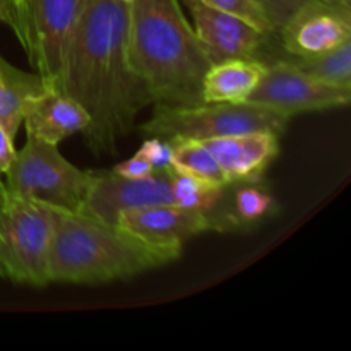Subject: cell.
Wrapping results in <instances>:
<instances>
[{"label": "cell", "instance_id": "d6986e66", "mask_svg": "<svg viewBox=\"0 0 351 351\" xmlns=\"http://www.w3.org/2000/svg\"><path fill=\"white\" fill-rule=\"evenodd\" d=\"M170 185L173 204L182 208L204 209V211H211L215 208L225 189L178 171L173 167H170Z\"/></svg>", "mask_w": 351, "mask_h": 351}, {"label": "cell", "instance_id": "7402d4cb", "mask_svg": "<svg viewBox=\"0 0 351 351\" xmlns=\"http://www.w3.org/2000/svg\"><path fill=\"white\" fill-rule=\"evenodd\" d=\"M271 24L274 33L311 0H250Z\"/></svg>", "mask_w": 351, "mask_h": 351}, {"label": "cell", "instance_id": "ba28073f", "mask_svg": "<svg viewBox=\"0 0 351 351\" xmlns=\"http://www.w3.org/2000/svg\"><path fill=\"white\" fill-rule=\"evenodd\" d=\"M350 98L351 88L319 81L300 71L290 58H278L267 64L263 79L247 101L293 117L304 112L346 106Z\"/></svg>", "mask_w": 351, "mask_h": 351}, {"label": "cell", "instance_id": "5bb4252c", "mask_svg": "<svg viewBox=\"0 0 351 351\" xmlns=\"http://www.w3.org/2000/svg\"><path fill=\"white\" fill-rule=\"evenodd\" d=\"M23 123L26 132L57 144L75 132H84L89 115L74 98L51 86H45L24 103Z\"/></svg>", "mask_w": 351, "mask_h": 351}, {"label": "cell", "instance_id": "9c48e42d", "mask_svg": "<svg viewBox=\"0 0 351 351\" xmlns=\"http://www.w3.org/2000/svg\"><path fill=\"white\" fill-rule=\"evenodd\" d=\"M160 204H173L170 167L143 178H127L113 170L101 173L93 171L81 213L119 225L122 213Z\"/></svg>", "mask_w": 351, "mask_h": 351}, {"label": "cell", "instance_id": "ac0fdd59", "mask_svg": "<svg viewBox=\"0 0 351 351\" xmlns=\"http://www.w3.org/2000/svg\"><path fill=\"white\" fill-rule=\"evenodd\" d=\"M300 71L319 81L351 88V40L312 57H290Z\"/></svg>", "mask_w": 351, "mask_h": 351}, {"label": "cell", "instance_id": "52a82bcc", "mask_svg": "<svg viewBox=\"0 0 351 351\" xmlns=\"http://www.w3.org/2000/svg\"><path fill=\"white\" fill-rule=\"evenodd\" d=\"M53 208L7 194L0 209V276L17 285L50 283Z\"/></svg>", "mask_w": 351, "mask_h": 351}, {"label": "cell", "instance_id": "e0dca14e", "mask_svg": "<svg viewBox=\"0 0 351 351\" xmlns=\"http://www.w3.org/2000/svg\"><path fill=\"white\" fill-rule=\"evenodd\" d=\"M171 143V167L178 171L197 177L209 184L226 187L225 173L219 168L218 161L211 154V151L201 143V141L191 139H175Z\"/></svg>", "mask_w": 351, "mask_h": 351}, {"label": "cell", "instance_id": "4316f807", "mask_svg": "<svg viewBox=\"0 0 351 351\" xmlns=\"http://www.w3.org/2000/svg\"><path fill=\"white\" fill-rule=\"evenodd\" d=\"M5 199H7V191H5V185H3L2 178H0V209H2V206L5 204Z\"/></svg>", "mask_w": 351, "mask_h": 351}, {"label": "cell", "instance_id": "ffe728a7", "mask_svg": "<svg viewBox=\"0 0 351 351\" xmlns=\"http://www.w3.org/2000/svg\"><path fill=\"white\" fill-rule=\"evenodd\" d=\"M273 206V199L256 187H242L235 194V218L240 225H249L264 218Z\"/></svg>", "mask_w": 351, "mask_h": 351}, {"label": "cell", "instance_id": "83f0119b", "mask_svg": "<svg viewBox=\"0 0 351 351\" xmlns=\"http://www.w3.org/2000/svg\"><path fill=\"white\" fill-rule=\"evenodd\" d=\"M336 2H341V3H348V5H351V0H336Z\"/></svg>", "mask_w": 351, "mask_h": 351}, {"label": "cell", "instance_id": "44dd1931", "mask_svg": "<svg viewBox=\"0 0 351 351\" xmlns=\"http://www.w3.org/2000/svg\"><path fill=\"white\" fill-rule=\"evenodd\" d=\"M202 2L215 7V9L223 10V12L233 14V16L247 21V23H250L257 29L264 31V33L276 34L273 31V27H271V24L267 23L266 17H264V14L250 0H202Z\"/></svg>", "mask_w": 351, "mask_h": 351}, {"label": "cell", "instance_id": "f1b7e54d", "mask_svg": "<svg viewBox=\"0 0 351 351\" xmlns=\"http://www.w3.org/2000/svg\"><path fill=\"white\" fill-rule=\"evenodd\" d=\"M125 2H130V0H125Z\"/></svg>", "mask_w": 351, "mask_h": 351}, {"label": "cell", "instance_id": "30bf717a", "mask_svg": "<svg viewBox=\"0 0 351 351\" xmlns=\"http://www.w3.org/2000/svg\"><path fill=\"white\" fill-rule=\"evenodd\" d=\"M189 9L192 27L204 45L213 64L245 58L264 60V50L276 34L264 33L247 21L208 5L202 0H180Z\"/></svg>", "mask_w": 351, "mask_h": 351}, {"label": "cell", "instance_id": "7c38bea8", "mask_svg": "<svg viewBox=\"0 0 351 351\" xmlns=\"http://www.w3.org/2000/svg\"><path fill=\"white\" fill-rule=\"evenodd\" d=\"M119 225L153 243L184 247V242L192 237L213 230L239 228L240 223L233 215H213L204 209L160 204L122 213Z\"/></svg>", "mask_w": 351, "mask_h": 351}, {"label": "cell", "instance_id": "4fadbf2b", "mask_svg": "<svg viewBox=\"0 0 351 351\" xmlns=\"http://www.w3.org/2000/svg\"><path fill=\"white\" fill-rule=\"evenodd\" d=\"M278 134L267 130L235 134L201 141L225 173L228 184L235 182H256L263 177L267 165L280 151Z\"/></svg>", "mask_w": 351, "mask_h": 351}, {"label": "cell", "instance_id": "8992f818", "mask_svg": "<svg viewBox=\"0 0 351 351\" xmlns=\"http://www.w3.org/2000/svg\"><path fill=\"white\" fill-rule=\"evenodd\" d=\"M86 0H7V24L43 82L58 88L69 41Z\"/></svg>", "mask_w": 351, "mask_h": 351}, {"label": "cell", "instance_id": "6da1fadb", "mask_svg": "<svg viewBox=\"0 0 351 351\" xmlns=\"http://www.w3.org/2000/svg\"><path fill=\"white\" fill-rule=\"evenodd\" d=\"M129 2L86 0L69 41L58 88L89 115L82 134L95 153H113L153 96L127 58Z\"/></svg>", "mask_w": 351, "mask_h": 351}, {"label": "cell", "instance_id": "484cf974", "mask_svg": "<svg viewBox=\"0 0 351 351\" xmlns=\"http://www.w3.org/2000/svg\"><path fill=\"white\" fill-rule=\"evenodd\" d=\"M0 23L7 24V0H0Z\"/></svg>", "mask_w": 351, "mask_h": 351}, {"label": "cell", "instance_id": "603a6c76", "mask_svg": "<svg viewBox=\"0 0 351 351\" xmlns=\"http://www.w3.org/2000/svg\"><path fill=\"white\" fill-rule=\"evenodd\" d=\"M137 153L143 154L151 165H153L154 171L165 170V168L171 167V143L161 137L153 136L151 139L144 141L141 149Z\"/></svg>", "mask_w": 351, "mask_h": 351}, {"label": "cell", "instance_id": "d4e9b609", "mask_svg": "<svg viewBox=\"0 0 351 351\" xmlns=\"http://www.w3.org/2000/svg\"><path fill=\"white\" fill-rule=\"evenodd\" d=\"M16 149H14V139L0 127V177L5 173L12 161Z\"/></svg>", "mask_w": 351, "mask_h": 351}, {"label": "cell", "instance_id": "277c9868", "mask_svg": "<svg viewBox=\"0 0 351 351\" xmlns=\"http://www.w3.org/2000/svg\"><path fill=\"white\" fill-rule=\"evenodd\" d=\"M291 117L252 101L209 103L191 106L156 105L141 132L167 141H208L235 134L267 130L280 136Z\"/></svg>", "mask_w": 351, "mask_h": 351}, {"label": "cell", "instance_id": "5b68a950", "mask_svg": "<svg viewBox=\"0 0 351 351\" xmlns=\"http://www.w3.org/2000/svg\"><path fill=\"white\" fill-rule=\"evenodd\" d=\"M3 175L7 194L65 211H81L93 180V171L72 165L57 144L27 132L26 144L16 151Z\"/></svg>", "mask_w": 351, "mask_h": 351}, {"label": "cell", "instance_id": "9a60e30c", "mask_svg": "<svg viewBox=\"0 0 351 351\" xmlns=\"http://www.w3.org/2000/svg\"><path fill=\"white\" fill-rule=\"evenodd\" d=\"M261 60H225L213 64L202 84V99L209 103L247 101L266 72Z\"/></svg>", "mask_w": 351, "mask_h": 351}, {"label": "cell", "instance_id": "3957f363", "mask_svg": "<svg viewBox=\"0 0 351 351\" xmlns=\"http://www.w3.org/2000/svg\"><path fill=\"white\" fill-rule=\"evenodd\" d=\"M184 247L153 243L122 225L53 208L50 283L101 285L170 264Z\"/></svg>", "mask_w": 351, "mask_h": 351}, {"label": "cell", "instance_id": "7a4b0ae2", "mask_svg": "<svg viewBox=\"0 0 351 351\" xmlns=\"http://www.w3.org/2000/svg\"><path fill=\"white\" fill-rule=\"evenodd\" d=\"M127 58L156 105L202 103L213 65L180 0H130Z\"/></svg>", "mask_w": 351, "mask_h": 351}, {"label": "cell", "instance_id": "8fae6325", "mask_svg": "<svg viewBox=\"0 0 351 351\" xmlns=\"http://www.w3.org/2000/svg\"><path fill=\"white\" fill-rule=\"evenodd\" d=\"M288 57H312L351 40V5L336 0H311L276 33Z\"/></svg>", "mask_w": 351, "mask_h": 351}, {"label": "cell", "instance_id": "cb8c5ba5", "mask_svg": "<svg viewBox=\"0 0 351 351\" xmlns=\"http://www.w3.org/2000/svg\"><path fill=\"white\" fill-rule=\"evenodd\" d=\"M113 171H117V173L127 178H143L153 173L154 168L143 154L136 153L132 158L117 165V167L113 168Z\"/></svg>", "mask_w": 351, "mask_h": 351}, {"label": "cell", "instance_id": "2e32d148", "mask_svg": "<svg viewBox=\"0 0 351 351\" xmlns=\"http://www.w3.org/2000/svg\"><path fill=\"white\" fill-rule=\"evenodd\" d=\"M45 86L47 84L36 72H23L0 58V127L12 139L23 123L26 99Z\"/></svg>", "mask_w": 351, "mask_h": 351}]
</instances>
